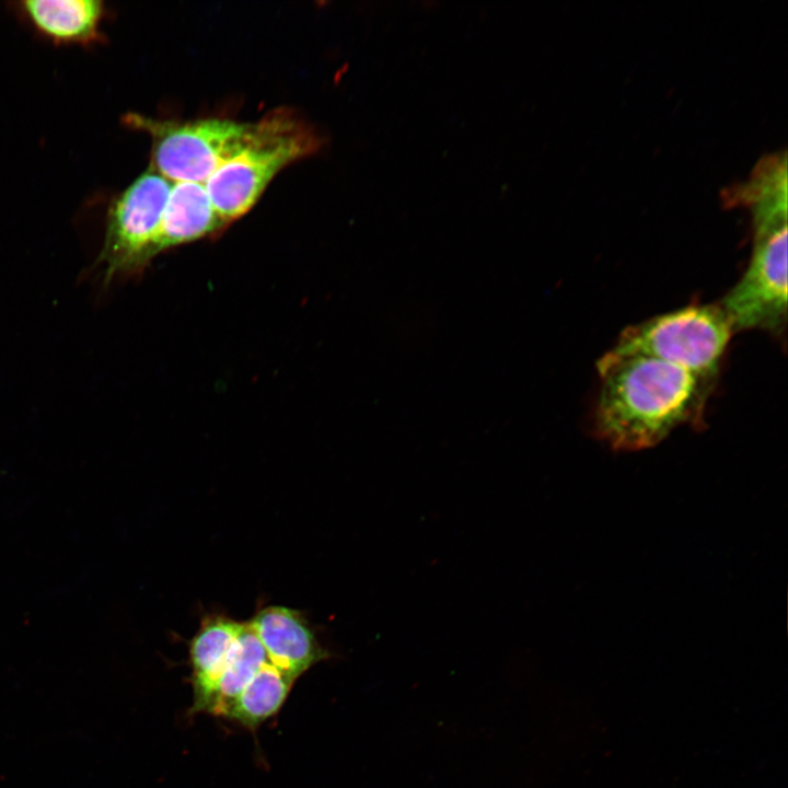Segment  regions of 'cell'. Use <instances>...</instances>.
Returning <instances> with one entry per match:
<instances>
[{"instance_id":"cell-7","label":"cell","mask_w":788,"mask_h":788,"mask_svg":"<svg viewBox=\"0 0 788 788\" xmlns=\"http://www.w3.org/2000/svg\"><path fill=\"white\" fill-rule=\"evenodd\" d=\"M247 623L262 644L268 662L293 681L327 656L313 629L297 610L281 605L266 606Z\"/></svg>"},{"instance_id":"cell-1","label":"cell","mask_w":788,"mask_h":788,"mask_svg":"<svg viewBox=\"0 0 788 788\" xmlns=\"http://www.w3.org/2000/svg\"><path fill=\"white\" fill-rule=\"evenodd\" d=\"M596 367L601 384L594 431L614 450L654 447L673 429L700 414L709 380L683 368L612 349Z\"/></svg>"},{"instance_id":"cell-4","label":"cell","mask_w":788,"mask_h":788,"mask_svg":"<svg viewBox=\"0 0 788 788\" xmlns=\"http://www.w3.org/2000/svg\"><path fill=\"white\" fill-rule=\"evenodd\" d=\"M732 333L719 304L688 305L627 327L612 350L657 358L709 380Z\"/></svg>"},{"instance_id":"cell-5","label":"cell","mask_w":788,"mask_h":788,"mask_svg":"<svg viewBox=\"0 0 788 788\" xmlns=\"http://www.w3.org/2000/svg\"><path fill=\"white\" fill-rule=\"evenodd\" d=\"M128 127L152 140L151 167L170 182L205 184L248 139L253 123L208 117L189 121L124 115Z\"/></svg>"},{"instance_id":"cell-12","label":"cell","mask_w":788,"mask_h":788,"mask_svg":"<svg viewBox=\"0 0 788 788\" xmlns=\"http://www.w3.org/2000/svg\"><path fill=\"white\" fill-rule=\"evenodd\" d=\"M294 681L267 662L228 708L223 717L256 728L278 712Z\"/></svg>"},{"instance_id":"cell-10","label":"cell","mask_w":788,"mask_h":788,"mask_svg":"<svg viewBox=\"0 0 788 788\" xmlns=\"http://www.w3.org/2000/svg\"><path fill=\"white\" fill-rule=\"evenodd\" d=\"M240 623L221 615L202 619L189 645L194 703L192 711H208L212 694L229 652L243 628Z\"/></svg>"},{"instance_id":"cell-2","label":"cell","mask_w":788,"mask_h":788,"mask_svg":"<svg viewBox=\"0 0 788 788\" xmlns=\"http://www.w3.org/2000/svg\"><path fill=\"white\" fill-rule=\"evenodd\" d=\"M727 206L752 213L754 239L750 263L719 305L733 331L778 333L787 317V154L762 157L743 182L722 193Z\"/></svg>"},{"instance_id":"cell-8","label":"cell","mask_w":788,"mask_h":788,"mask_svg":"<svg viewBox=\"0 0 788 788\" xmlns=\"http://www.w3.org/2000/svg\"><path fill=\"white\" fill-rule=\"evenodd\" d=\"M225 227L205 184L174 182L151 250V258L171 247L217 234Z\"/></svg>"},{"instance_id":"cell-6","label":"cell","mask_w":788,"mask_h":788,"mask_svg":"<svg viewBox=\"0 0 788 788\" xmlns=\"http://www.w3.org/2000/svg\"><path fill=\"white\" fill-rule=\"evenodd\" d=\"M172 182L152 167L109 206L99 263L105 280L142 270L151 258Z\"/></svg>"},{"instance_id":"cell-9","label":"cell","mask_w":788,"mask_h":788,"mask_svg":"<svg viewBox=\"0 0 788 788\" xmlns=\"http://www.w3.org/2000/svg\"><path fill=\"white\" fill-rule=\"evenodd\" d=\"M19 10L38 34L55 44L90 45L103 38L105 8L100 0H24Z\"/></svg>"},{"instance_id":"cell-11","label":"cell","mask_w":788,"mask_h":788,"mask_svg":"<svg viewBox=\"0 0 788 788\" xmlns=\"http://www.w3.org/2000/svg\"><path fill=\"white\" fill-rule=\"evenodd\" d=\"M268 662L265 650L248 623L236 637L216 685L208 712L224 716L228 708Z\"/></svg>"},{"instance_id":"cell-3","label":"cell","mask_w":788,"mask_h":788,"mask_svg":"<svg viewBox=\"0 0 788 788\" xmlns=\"http://www.w3.org/2000/svg\"><path fill=\"white\" fill-rule=\"evenodd\" d=\"M322 143L314 127L290 108H276L254 121L242 149L205 183L219 217L227 225L240 219L285 166L315 153Z\"/></svg>"}]
</instances>
